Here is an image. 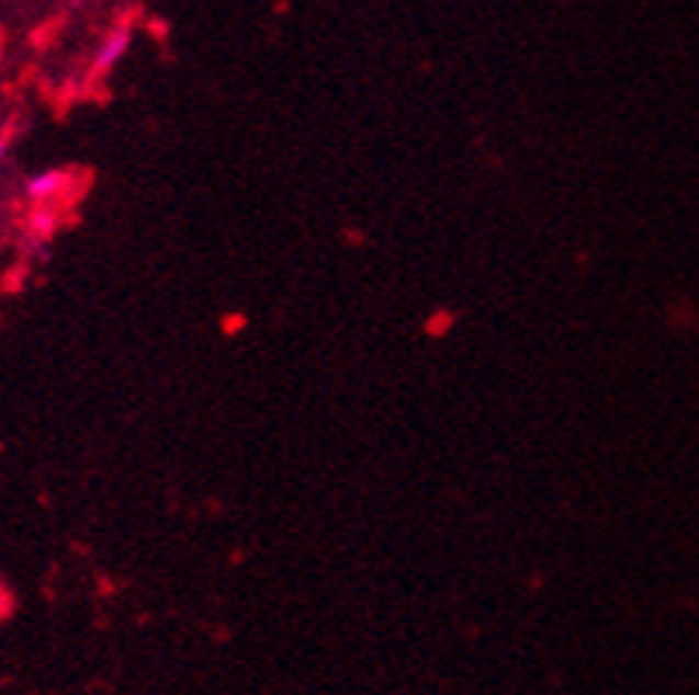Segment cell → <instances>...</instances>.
<instances>
[{"instance_id": "obj_1", "label": "cell", "mask_w": 699, "mask_h": 695, "mask_svg": "<svg viewBox=\"0 0 699 695\" xmlns=\"http://www.w3.org/2000/svg\"><path fill=\"white\" fill-rule=\"evenodd\" d=\"M129 38H133V29H129V25H119L115 32H109V35H105V43L98 46V56H94V64H91V73H94V77L112 73L119 59L126 56Z\"/></svg>"}, {"instance_id": "obj_2", "label": "cell", "mask_w": 699, "mask_h": 695, "mask_svg": "<svg viewBox=\"0 0 699 695\" xmlns=\"http://www.w3.org/2000/svg\"><path fill=\"white\" fill-rule=\"evenodd\" d=\"M74 189V174L70 171H59V168H53V171H43V174H35L32 181H29V198L32 202H53V198H59V195H67Z\"/></svg>"}, {"instance_id": "obj_3", "label": "cell", "mask_w": 699, "mask_h": 695, "mask_svg": "<svg viewBox=\"0 0 699 695\" xmlns=\"http://www.w3.org/2000/svg\"><path fill=\"white\" fill-rule=\"evenodd\" d=\"M8 147H11V133H0V163L8 157Z\"/></svg>"}]
</instances>
